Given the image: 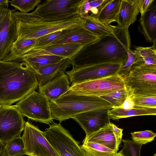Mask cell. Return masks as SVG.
I'll return each instance as SVG.
<instances>
[{
	"instance_id": "cell-1",
	"label": "cell",
	"mask_w": 156,
	"mask_h": 156,
	"mask_svg": "<svg viewBox=\"0 0 156 156\" xmlns=\"http://www.w3.org/2000/svg\"><path fill=\"white\" fill-rule=\"evenodd\" d=\"M130 47L128 30L118 26L112 35L84 46L70 60L73 68L106 63H124Z\"/></svg>"
},
{
	"instance_id": "cell-2",
	"label": "cell",
	"mask_w": 156,
	"mask_h": 156,
	"mask_svg": "<svg viewBox=\"0 0 156 156\" xmlns=\"http://www.w3.org/2000/svg\"><path fill=\"white\" fill-rule=\"evenodd\" d=\"M38 88L36 73L26 63L0 60L1 105H11Z\"/></svg>"
},
{
	"instance_id": "cell-3",
	"label": "cell",
	"mask_w": 156,
	"mask_h": 156,
	"mask_svg": "<svg viewBox=\"0 0 156 156\" xmlns=\"http://www.w3.org/2000/svg\"><path fill=\"white\" fill-rule=\"evenodd\" d=\"M49 102L53 119L60 122L85 112L112 108L108 101L100 97L94 96L69 95L61 96L56 100Z\"/></svg>"
},
{
	"instance_id": "cell-4",
	"label": "cell",
	"mask_w": 156,
	"mask_h": 156,
	"mask_svg": "<svg viewBox=\"0 0 156 156\" xmlns=\"http://www.w3.org/2000/svg\"><path fill=\"white\" fill-rule=\"evenodd\" d=\"M83 24V19L79 15L69 19L53 21L40 20L23 22L17 20V38L37 39L47 34L63 30L76 28L86 30Z\"/></svg>"
},
{
	"instance_id": "cell-5",
	"label": "cell",
	"mask_w": 156,
	"mask_h": 156,
	"mask_svg": "<svg viewBox=\"0 0 156 156\" xmlns=\"http://www.w3.org/2000/svg\"><path fill=\"white\" fill-rule=\"evenodd\" d=\"M124 79L129 96H156V66H134Z\"/></svg>"
},
{
	"instance_id": "cell-6",
	"label": "cell",
	"mask_w": 156,
	"mask_h": 156,
	"mask_svg": "<svg viewBox=\"0 0 156 156\" xmlns=\"http://www.w3.org/2000/svg\"><path fill=\"white\" fill-rule=\"evenodd\" d=\"M125 88L124 78L118 74L71 84L68 90L61 96L80 95L101 97Z\"/></svg>"
},
{
	"instance_id": "cell-7",
	"label": "cell",
	"mask_w": 156,
	"mask_h": 156,
	"mask_svg": "<svg viewBox=\"0 0 156 156\" xmlns=\"http://www.w3.org/2000/svg\"><path fill=\"white\" fill-rule=\"evenodd\" d=\"M43 133L59 156H86L79 142L60 123L49 125Z\"/></svg>"
},
{
	"instance_id": "cell-8",
	"label": "cell",
	"mask_w": 156,
	"mask_h": 156,
	"mask_svg": "<svg viewBox=\"0 0 156 156\" xmlns=\"http://www.w3.org/2000/svg\"><path fill=\"white\" fill-rule=\"evenodd\" d=\"M13 105L23 116L30 119L48 125L53 122L48 100L35 90Z\"/></svg>"
},
{
	"instance_id": "cell-9",
	"label": "cell",
	"mask_w": 156,
	"mask_h": 156,
	"mask_svg": "<svg viewBox=\"0 0 156 156\" xmlns=\"http://www.w3.org/2000/svg\"><path fill=\"white\" fill-rule=\"evenodd\" d=\"M83 0H48L39 4L34 11L45 21L70 18L77 16Z\"/></svg>"
},
{
	"instance_id": "cell-10",
	"label": "cell",
	"mask_w": 156,
	"mask_h": 156,
	"mask_svg": "<svg viewBox=\"0 0 156 156\" xmlns=\"http://www.w3.org/2000/svg\"><path fill=\"white\" fill-rule=\"evenodd\" d=\"M26 155L28 156H59L37 126L25 122L21 136Z\"/></svg>"
},
{
	"instance_id": "cell-11",
	"label": "cell",
	"mask_w": 156,
	"mask_h": 156,
	"mask_svg": "<svg viewBox=\"0 0 156 156\" xmlns=\"http://www.w3.org/2000/svg\"><path fill=\"white\" fill-rule=\"evenodd\" d=\"M25 122L23 115L12 105L0 107V144L2 146L20 136Z\"/></svg>"
},
{
	"instance_id": "cell-12",
	"label": "cell",
	"mask_w": 156,
	"mask_h": 156,
	"mask_svg": "<svg viewBox=\"0 0 156 156\" xmlns=\"http://www.w3.org/2000/svg\"><path fill=\"white\" fill-rule=\"evenodd\" d=\"M124 63H106L78 68L66 72L72 84L119 74Z\"/></svg>"
},
{
	"instance_id": "cell-13",
	"label": "cell",
	"mask_w": 156,
	"mask_h": 156,
	"mask_svg": "<svg viewBox=\"0 0 156 156\" xmlns=\"http://www.w3.org/2000/svg\"><path fill=\"white\" fill-rule=\"evenodd\" d=\"M13 10L0 6V60L9 54L18 38L17 20Z\"/></svg>"
},
{
	"instance_id": "cell-14",
	"label": "cell",
	"mask_w": 156,
	"mask_h": 156,
	"mask_svg": "<svg viewBox=\"0 0 156 156\" xmlns=\"http://www.w3.org/2000/svg\"><path fill=\"white\" fill-rule=\"evenodd\" d=\"M123 130L110 122L97 131L86 136L83 142H95L117 152L122 139Z\"/></svg>"
},
{
	"instance_id": "cell-15",
	"label": "cell",
	"mask_w": 156,
	"mask_h": 156,
	"mask_svg": "<svg viewBox=\"0 0 156 156\" xmlns=\"http://www.w3.org/2000/svg\"><path fill=\"white\" fill-rule=\"evenodd\" d=\"M110 109L90 110L74 115L72 118L84 130L86 136L97 131L109 124L108 112Z\"/></svg>"
},
{
	"instance_id": "cell-16",
	"label": "cell",
	"mask_w": 156,
	"mask_h": 156,
	"mask_svg": "<svg viewBox=\"0 0 156 156\" xmlns=\"http://www.w3.org/2000/svg\"><path fill=\"white\" fill-rule=\"evenodd\" d=\"M101 38L84 29H69L64 35L54 40L44 48L68 44H77L85 46L99 40Z\"/></svg>"
},
{
	"instance_id": "cell-17",
	"label": "cell",
	"mask_w": 156,
	"mask_h": 156,
	"mask_svg": "<svg viewBox=\"0 0 156 156\" xmlns=\"http://www.w3.org/2000/svg\"><path fill=\"white\" fill-rule=\"evenodd\" d=\"M69 77L64 73L38 88V92L44 96L48 101L56 100L69 89L70 84Z\"/></svg>"
},
{
	"instance_id": "cell-18",
	"label": "cell",
	"mask_w": 156,
	"mask_h": 156,
	"mask_svg": "<svg viewBox=\"0 0 156 156\" xmlns=\"http://www.w3.org/2000/svg\"><path fill=\"white\" fill-rule=\"evenodd\" d=\"M72 65L69 58H66L54 63L40 67L36 72L40 87L63 73Z\"/></svg>"
},
{
	"instance_id": "cell-19",
	"label": "cell",
	"mask_w": 156,
	"mask_h": 156,
	"mask_svg": "<svg viewBox=\"0 0 156 156\" xmlns=\"http://www.w3.org/2000/svg\"><path fill=\"white\" fill-rule=\"evenodd\" d=\"M84 46L77 44L58 45L40 49L31 50L21 56L29 57L43 55H50L58 56L70 59Z\"/></svg>"
},
{
	"instance_id": "cell-20",
	"label": "cell",
	"mask_w": 156,
	"mask_h": 156,
	"mask_svg": "<svg viewBox=\"0 0 156 156\" xmlns=\"http://www.w3.org/2000/svg\"><path fill=\"white\" fill-rule=\"evenodd\" d=\"M154 2L148 10L140 16L138 27L146 41L153 43H156V5Z\"/></svg>"
},
{
	"instance_id": "cell-21",
	"label": "cell",
	"mask_w": 156,
	"mask_h": 156,
	"mask_svg": "<svg viewBox=\"0 0 156 156\" xmlns=\"http://www.w3.org/2000/svg\"><path fill=\"white\" fill-rule=\"evenodd\" d=\"M139 10L134 0H121L116 22L118 26L128 30L136 20Z\"/></svg>"
},
{
	"instance_id": "cell-22",
	"label": "cell",
	"mask_w": 156,
	"mask_h": 156,
	"mask_svg": "<svg viewBox=\"0 0 156 156\" xmlns=\"http://www.w3.org/2000/svg\"><path fill=\"white\" fill-rule=\"evenodd\" d=\"M108 112L110 119L118 120L128 117L144 115H156V108L145 107L134 105L127 109L122 108H113Z\"/></svg>"
},
{
	"instance_id": "cell-23",
	"label": "cell",
	"mask_w": 156,
	"mask_h": 156,
	"mask_svg": "<svg viewBox=\"0 0 156 156\" xmlns=\"http://www.w3.org/2000/svg\"><path fill=\"white\" fill-rule=\"evenodd\" d=\"M121 1V0H105L95 18L107 25L116 22Z\"/></svg>"
},
{
	"instance_id": "cell-24",
	"label": "cell",
	"mask_w": 156,
	"mask_h": 156,
	"mask_svg": "<svg viewBox=\"0 0 156 156\" xmlns=\"http://www.w3.org/2000/svg\"><path fill=\"white\" fill-rule=\"evenodd\" d=\"M82 18L84 20L83 26L86 29L101 37L112 35L118 27V25L102 23L90 15Z\"/></svg>"
},
{
	"instance_id": "cell-25",
	"label": "cell",
	"mask_w": 156,
	"mask_h": 156,
	"mask_svg": "<svg viewBox=\"0 0 156 156\" xmlns=\"http://www.w3.org/2000/svg\"><path fill=\"white\" fill-rule=\"evenodd\" d=\"M37 39L17 38L12 44L8 55L2 60L12 61L31 50Z\"/></svg>"
},
{
	"instance_id": "cell-26",
	"label": "cell",
	"mask_w": 156,
	"mask_h": 156,
	"mask_svg": "<svg viewBox=\"0 0 156 156\" xmlns=\"http://www.w3.org/2000/svg\"><path fill=\"white\" fill-rule=\"evenodd\" d=\"M64 58L56 55H43L29 57L21 56L12 61L24 62L36 72L40 67L57 62Z\"/></svg>"
},
{
	"instance_id": "cell-27",
	"label": "cell",
	"mask_w": 156,
	"mask_h": 156,
	"mask_svg": "<svg viewBox=\"0 0 156 156\" xmlns=\"http://www.w3.org/2000/svg\"><path fill=\"white\" fill-rule=\"evenodd\" d=\"M80 147L86 156H117L118 152L94 142L83 143Z\"/></svg>"
},
{
	"instance_id": "cell-28",
	"label": "cell",
	"mask_w": 156,
	"mask_h": 156,
	"mask_svg": "<svg viewBox=\"0 0 156 156\" xmlns=\"http://www.w3.org/2000/svg\"><path fill=\"white\" fill-rule=\"evenodd\" d=\"M2 156H22L25 155L24 146L21 136L16 137L2 147Z\"/></svg>"
},
{
	"instance_id": "cell-29",
	"label": "cell",
	"mask_w": 156,
	"mask_h": 156,
	"mask_svg": "<svg viewBox=\"0 0 156 156\" xmlns=\"http://www.w3.org/2000/svg\"><path fill=\"white\" fill-rule=\"evenodd\" d=\"M133 51L140 60L139 65L156 66V43L150 47H136Z\"/></svg>"
},
{
	"instance_id": "cell-30",
	"label": "cell",
	"mask_w": 156,
	"mask_h": 156,
	"mask_svg": "<svg viewBox=\"0 0 156 156\" xmlns=\"http://www.w3.org/2000/svg\"><path fill=\"white\" fill-rule=\"evenodd\" d=\"M105 0H83L78 14L82 18L90 15L94 18L97 16Z\"/></svg>"
},
{
	"instance_id": "cell-31",
	"label": "cell",
	"mask_w": 156,
	"mask_h": 156,
	"mask_svg": "<svg viewBox=\"0 0 156 156\" xmlns=\"http://www.w3.org/2000/svg\"><path fill=\"white\" fill-rule=\"evenodd\" d=\"M129 96L128 92L126 87L100 97L108 101L113 108L121 107Z\"/></svg>"
},
{
	"instance_id": "cell-32",
	"label": "cell",
	"mask_w": 156,
	"mask_h": 156,
	"mask_svg": "<svg viewBox=\"0 0 156 156\" xmlns=\"http://www.w3.org/2000/svg\"><path fill=\"white\" fill-rule=\"evenodd\" d=\"M68 30L56 31L39 37L37 39L32 49L30 51L44 48L52 41L65 34Z\"/></svg>"
},
{
	"instance_id": "cell-33",
	"label": "cell",
	"mask_w": 156,
	"mask_h": 156,
	"mask_svg": "<svg viewBox=\"0 0 156 156\" xmlns=\"http://www.w3.org/2000/svg\"><path fill=\"white\" fill-rule=\"evenodd\" d=\"M9 2L15 10H19L20 13L26 14L33 10L35 7L41 3V0H12Z\"/></svg>"
},
{
	"instance_id": "cell-34",
	"label": "cell",
	"mask_w": 156,
	"mask_h": 156,
	"mask_svg": "<svg viewBox=\"0 0 156 156\" xmlns=\"http://www.w3.org/2000/svg\"><path fill=\"white\" fill-rule=\"evenodd\" d=\"M140 60L134 51L130 49L128 51V58L126 61L122 66L119 74L124 78L128 74L132 67L134 66L139 65Z\"/></svg>"
},
{
	"instance_id": "cell-35",
	"label": "cell",
	"mask_w": 156,
	"mask_h": 156,
	"mask_svg": "<svg viewBox=\"0 0 156 156\" xmlns=\"http://www.w3.org/2000/svg\"><path fill=\"white\" fill-rule=\"evenodd\" d=\"M123 146L121 152L123 156H140L142 145L132 140L122 139Z\"/></svg>"
},
{
	"instance_id": "cell-36",
	"label": "cell",
	"mask_w": 156,
	"mask_h": 156,
	"mask_svg": "<svg viewBox=\"0 0 156 156\" xmlns=\"http://www.w3.org/2000/svg\"><path fill=\"white\" fill-rule=\"evenodd\" d=\"M132 140L142 145L145 144L153 141L156 134L151 130L136 131L130 133Z\"/></svg>"
},
{
	"instance_id": "cell-37",
	"label": "cell",
	"mask_w": 156,
	"mask_h": 156,
	"mask_svg": "<svg viewBox=\"0 0 156 156\" xmlns=\"http://www.w3.org/2000/svg\"><path fill=\"white\" fill-rule=\"evenodd\" d=\"M129 97L135 105L156 108V96L132 95Z\"/></svg>"
},
{
	"instance_id": "cell-38",
	"label": "cell",
	"mask_w": 156,
	"mask_h": 156,
	"mask_svg": "<svg viewBox=\"0 0 156 156\" xmlns=\"http://www.w3.org/2000/svg\"><path fill=\"white\" fill-rule=\"evenodd\" d=\"M155 0H134L140 13L143 16L149 9Z\"/></svg>"
},
{
	"instance_id": "cell-39",
	"label": "cell",
	"mask_w": 156,
	"mask_h": 156,
	"mask_svg": "<svg viewBox=\"0 0 156 156\" xmlns=\"http://www.w3.org/2000/svg\"><path fill=\"white\" fill-rule=\"evenodd\" d=\"M10 1L8 0H0V6L8 8V3Z\"/></svg>"
},
{
	"instance_id": "cell-40",
	"label": "cell",
	"mask_w": 156,
	"mask_h": 156,
	"mask_svg": "<svg viewBox=\"0 0 156 156\" xmlns=\"http://www.w3.org/2000/svg\"><path fill=\"white\" fill-rule=\"evenodd\" d=\"M117 156H123V155L121 153V151L118 152V154Z\"/></svg>"
},
{
	"instance_id": "cell-41",
	"label": "cell",
	"mask_w": 156,
	"mask_h": 156,
	"mask_svg": "<svg viewBox=\"0 0 156 156\" xmlns=\"http://www.w3.org/2000/svg\"><path fill=\"white\" fill-rule=\"evenodd\" d=\"M153 156H156V154H154V155Z\"/></svg>"
},
{
	"instance_id": "cell-42",
	"label": "cell",
	"mask_w": 156,
	"mask_h": 156,
	"mask_svg": "<svg viewBox=\"0 0 156 156\" xmlns=\"http://www.w3.org/2000/svg\"><path fill=\"white\" fill-rule=\"evenodd\" d=\"M1 105L0 104V107L1 106Z\"/></svg>"
},
{
	"instance_id": "cell-43",
	"label": "cell",
	"mask_w": 156,
	"mask_h": 156,
	"mask_svg": "<svg viewBox=\"0 0 156 156\" xmlns=\"http://www.w3.org/2000/svg\"></svg>"
}]
</instances>
